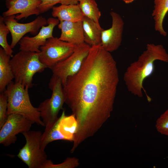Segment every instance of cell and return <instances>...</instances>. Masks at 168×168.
Segmentation results:
<instances>
[{
  "mask_svg": "<svg viewBox=\"0 0 168 168\" xmlns=\"http://www.w3.org/2000/svg\"><path fill=\"white\" fill-rule=\"evenodd\" d=\"M33 124L21 114H9L6 122L0 128V143L6 147L14 143L17 139L16 135L29 131Z\"/></svg>",
  "mask_w": 168,
  "mask_h": 168,
  "instance_id": "9",
  "label": "cell"
},
{
  "mask_svg": "<svg viewBox=\"0 0 168 168\" xmlns=\"http://www.w3.org/2000/svg\"><path fill=\"white\" fill-rule=\"evenodd\" d=\"M8 105L7 97L4 92L0 94V128L6 122Z\"/></svg>",
  "mask_w": 168,
  "mask_h": 168,
  "instance_id": "26",
  "label": "cell"
},
{
  "mask_svg": "<svg viewBox=\"0 0 168 168\" xmlns=\"http://www.w3.org/2000/svg\"><path fill=\"white\" fill-rule=\"evenodd\" d=\"M60 21L57 18L50 17L47 19V26H43L38 33L33 37H23L19 42V50L39 53L40 47L44 45L47 40L53 37V32L55 26Z\"/></svg>",
  "mask_w": 168,
  "mask_h": 168,
  "instance_id": "12",
  "label": "cell"
},
{
  "mask_svg": "<svg viewBox=\"0 0 168 168\" xmlns=\"http://www.w3.org/2000/svg\"><path fill=\"white\" fill-rule=\"evenodd\" d=\"M11 57L2 48H0V93L5 91L7 85L14 78L10 63Z\"/></svg>",
  "mask_w": 168,
  "mask_h": 168,
  "instance_id": "17",
  "label": "cell"
},
{
  "mask_svg": "<svg viewBox=\"0 0 168 168\" xmlns=\"http://www.w3.org/2000/svg\"><path fill=\"white\" fill-rule=\"evenodd\" d=\"M41 0H6L7 10L2 13L3 17L18 14L15 16L17 21L31 15L40 13L38 7Z\"/></svg>",
  "mask_w": 168,
  "mask_h": 168,
  "instance_id": "13",
  "label": "cell"
},
{
  "mask_svg": "<svg viewBox=\"0 0 168 168\" xmlns=\"http://www.w3.org/2000/svg\"><path fill=\"white\" fill-rule=\"evenodd\" d=\"M10 31L3 21L2 16H0V45L6 54L11 57L13 56L12 49L7 42V36Z\"/></svg>",
  "mask_w": 168,
  "mask_h": 168,
  "instance_id": "22",
  "label": "cell"
},
{
  "mask_svg": "<svg viewBox=\"0 0 168 168\" xmlns=\"http://www.w3.org/2000/svg\"><path fill=\"white\" fill-rule=\"evenodd\" d=\"M77 127V123L75 116L72 114L69 116L66 115L65 111L63 110L58 118V128L65 140L73 142Z\"/></svg>",
  "mask_w": 168,
  "mask_h": 168,
  "instance_id": "19",
  "label": "cell"
},
{
  "mask_svg": "<svg viewBox=\"0 0 168 168\" xmlns=\"http://www.w3.org/2000/svg\"><path fill=\"white\" fill-rule=\"evenodd\" d=\"M78 5L84 16L91 19L99 26L101 12L95 0H82Z\"/></svg>",
  "mask_w": 168,
  "mask_h": 168,
  "instance_id": "21",
  "label": "cell"
},
{
  "mask_svg": "<svg viewBox=\"0 0 168 168\" xmlns=\"http://www.w3.org/2000/svg\"><path fill=\"white\" fill-rule=\"evenodd\" d=\"M10 63L15 82L29 88L33 86L34 75L47 68L40 61L39 53L29 51L20 50L12 57Z\"/></svg>",
  "mask_w": 168,
  "mask_h": 168,
  "instance_id": "4",
  "label": "cell"
},
{
  "mask_svg": "<svg viewBox=\"0 0 168 168\" xmlns=\"http://www.w3.org/2000/svg\"><path fill=\"white\" fill-rule=\"evenodd\" d=\"M156 60L168 63V54L162 45L148 44L146 49L137 60L127 68L124 75L123 79L128 91L135 96L142 97L143 89L149 102L151 99L144 89L143 83L145 79L153 73Z\"/></svg>",
  "mask_w": 168,
  "mask_h": 168,
  "instance_id": "2",
  "label": "cell"
},
{
  "mask_svg": "<svg viewBox=\"0 0 168 168\" xmlns=\"http://www.w3.org/2000/svg\"><path fill=\"white\" fill-rule=\"evenodd\" d=\"M154 8L152 16L154 21V29L161 35L166 36L167 32L163 27V22L168 12V0H153Z\"/></svg>",
  "mask_w": 168,
  "mask_h": 168,
  "instance_id": "18",
  "label": "cell"
},
{
  "mask_svg": "<svg viewBox=\"0 0 168 168\" xmlns=\"http://www.w3.org/2000/svg\"><path fill=\"white\" fill-rule=\"evenodd\" d=\"M49 86L52 91V96L41 102L38 108L45 126L58 119V114L63 109L65 100L63 85L59 78L53 75Z\"/></svg>",
  "mask_w": 168,
  "mask_h": 168,
  "instance_id": "5",
  "label": "cell"
},
{
  "mask_svg": "<svg viewBox=\"0 0 168 168\" xmlns=\"http://www.w3.org/2000/svg\"><path fill=\"white\" fill-rule=\"evenodd\" d=\"M82 0H77V1L78 2H79L81 1H82Z\"/></svg>",
  "mask_w": 168,
  "mask_h": 168,
  "instance_id": "28",
  "label": "cell"
},
{
  "mask_svg": "<svg viewBox=\"0 0 168 168\" xmlns=\"http://www.w3.org/2000/svg\"><path fill=\"white\" fill-rule=\"evenodd\" d=\"M29 88L19 83L12 82L7 85L4 92L7 97V115L18 114L25 116L33 124L45 127L40 119L38 108L34 107L30 100Z\"/></svg>",
  "mask_w": 168,
  "mask_h": 168,
  "instance_id": "3",
  "label": "cell"
},
{
  "mask_svg": "<svg viewBox=\"0 0 168 168\" xmlns=\"http://www.w3.org/2000/svg\"><path fill=\"white\" fill-rule=\"evenodd\" d=\"M112 19L110 28L102 30L101 45L106 50L111 53L117 50L120 46L124 23L120 15L114 12H111Z\"/></svg>",
  "mask_w": 168,
  "mask_h": 168,
  "instance_id": "11",
  "label": "cell"
},
{
  "mask_svg": "<svg viewBox=\"0 0 168 168\" xmlns=\"http://www.w3.org/2000/svg\"><path fill=\"white\" fill-rule=\"evenodd\" d=\"M80 164L79 159L75 157H68L61 163L55 164L50 160H47L41 168H74Z\"/></svg>",
  "mask_w": 168,
  "mask_h": 168,
  "instance_id": "23",
  "label": "cell"
},
{
  "mask_svg": "<svg viewBox=\"0 0 168 168\" xmlns=\"http://www.w3.org/2000/svg\"><path fill=\"white\" fill-rule=\"evenodd\" d=\"M126 4L130 3L136 0H122Z\"/></svg>",
  "mask_w": 168,
  "mask_h": 168,
  "instance_id": "27",
  "label": "cell"
},
{
  "mask_svg": "<svg viewBox=\"0 0 168 168\" xmlns=\"http://www.w3.org/2000/svg\"><path fill=\"white\" fill-rule=\"evenodd\" d=\"M57 3L61 5L77 4V0H41V2L38 7L40 13L47 12Z\"/></svg>",
  "mask_w": 168,
  "mask_h": 168,
  "instance_id": "24",
  "label": "cell"
},
{
  "mask_svg": "<svg viewBox=\"0 0 168 168\" xmlns=\"http://www.w3.org/2000/svg\"><path fill=\"white\" fill-rule=\"evenodd\" d=\"M3 21L11 33L12 41L10 45L12 49L15 47L25 34L29 33L35 35L43 26L48 24L47 19L42 16H39L33 21L26 23L18 22L15 15L3 17Z\"/></svg>",
  "mask_w": 168,
  "mask_h": 168,
  "instance_id": "10",
  "label": "cell"
},
{
  "mask_svg": "<svg viewBox=\"0 0 168 168\" xmlns=\"http://www.w3.org/2000/svg\"><path fill=\"white\" fill-rule=\"evenodd\" d=\"M82 21L84 42L91 46L101 45L103 29L86 16H84Z\"/></svg>",
  "mask_w": 168,
  "mask_h": 168,
  "instance_id": "16",
  "label": "cell"
},
{
  "mask_svg": "<svg viewBox=\"0 0 168 168\" xmlns=\"http://www.w3.org/2000/svg\"><path fill=\"white\" fill-rule=\"evenodd\" d=\"M77 45L61 40L57 37L49 38L40 47L39 59L47 68L51 69L56 64L70 55Z\"/></svg>",
  "mask_w": 168,
  "mask_h": 168,
  "instance_id": "7",
  "label": "cell"
},
{
  "mask_svg": "<svg viewBox=\"0 0 168 168\" xmlns=\"http://www.w3.org/2000/svg\"><path fill=\"white\" fill-rule=\"evenodd\" d=\"M26 143L20 150L17 156L29 168H41L47 161V156L41 148L42 133L39 131H28L22 133Z\"/></svg>",
  "mask_w": 168,
  "mask_h": 168,
  "instance_id": "6",
  "label": "cell"
},
{
  "mask_svg": "<svg viewBox=\"0 0 168 168\" xmlns=\"http://www.w3.org/2000/svg\"><path fill=\"white\" fill-rule=\"evenodd\" d=\"M155 127L161 134L168 136V108L157 119Z\"/></svg>",
  "mask_w": 168,
  "mask_h": 168,
  "instance_id": "25",
  "label": "cell"
},
{
  "mask_svg": "<svg viewBox=\"0 0 168 168\" xmlns=\"http://www.w3.org/2000/svg\"><path fill=\"white\" fill-rule=\"evenodd\" d=\"M119 82L110 53L101 45L91 46L80 70L63 86L65 103L77 123L74 147L93 136L110 118Z\"/></svg>",
  "mask_w": 168,
  "mask_h": 168,
  "instance_id": "1",
  "label": "cell"
},
{
  "mask_svg": "<svg viewBox=\"0 0 168 168\" xmlns=\"http://www.w3.org/2000/svg\"><path fill=\"white\" fill-rule=\"evenodd\" d=\"M58 118L55 122L45 125L44 131L41 136L40 147L44 151L49 143L57 140H65L64 137L61 133L58 128Z\"/></svg>",
  "mask_w": 168,
  "mask_h": 168,
  "instance_id": "20",
  "label": "cell"
},
{
  "mask_svg": "<svg viewBox=\"0 0 168 168\" xmlns=\"http://www.w3.org/2000/svg\"><path fill=\"white\" fill-rule=\"evenodd\" d=\"M91 47L85 43L77 45L76 49L70 55L56 64L51 69L53 75L60 79L63 86L68 77L74 75L80 70Z\"/></svg>",
  "mask_w": 168,
  "mask_h": 168,
  "instance_id": "8",
  "label": "cell"
},
{
  "mask_svg": "<svg viewBox=\"0 0 168 168\" xmlns=\"http://www.w3.org/2000/svg\"><path fill=\"white\" fill-rule=\"evenodd\" d=\"M52 15L59 21L77 22L82 21L84 17L78 4L61 5L52 8Z\"/></svg>",
  "mask_w": 168,
  "mask_h": 168,
  "instance_id": "15",
  "label": "cell"
},
{
  "mask_svg": "<svg viewBox=\"0 0 168 168\" xmlns=\"http://www.w3.org/2000/svg\"><path fill=\"white\" fill-rule=\"evenodd\" d=\"M58 27L61 30L59 40L77 45L85 43L82 21H60Z\"/></svg>",
  "mask_w": 168,
  "mask_h": 168,
  "instance_id": "14",
  "label": "cell"
}]
</instances>
